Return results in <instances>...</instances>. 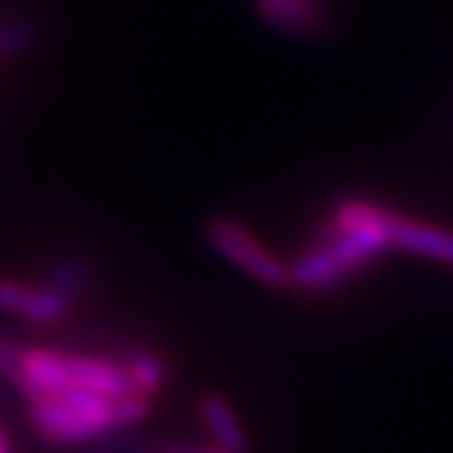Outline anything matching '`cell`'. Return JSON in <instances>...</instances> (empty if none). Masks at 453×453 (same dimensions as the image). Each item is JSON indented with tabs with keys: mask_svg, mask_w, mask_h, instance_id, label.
<instances>
[{
	"mask_svg": "<svg viewBox=\"0 0 453 453\" xmlns=\"http://www.w3.org/2000/svg\"><path fill=\"white\" fill-rule=\"evenodd\" d=\"M385 213L388 211L372 203H344L334 216L331 238L289 265V284L301 289H328L352 271L374 263L394 246Z\"/></svg>",
	"mask_w": 453,
	"mask_h": 453,
	"instance_id": "obj_1",
	"label": "cell"
},
{
	"mask_svg": "<svg viewBox=\"0 0 453 453\" xmlns=\"http://www.w3.org/2000/svg\"><path fill=\"white\" fill-rule=\"evenodd\" d=\"M30 424L52 445H80L120 429L115 399L88 388H66L58 396L34 402Z\"/></svg>",
	"mask_w": 453,
	"mask_h": 453,
	"instance_id": "obj_2",
	"label": "cell"
},
{
	"mask_svg": "<svg viewBox=\"0 0 453 453\" xmlns=\"http://www.w3.org/2000/svg\"><path fill=\"white\" fill-rule=\"evenodd\" d=\"M208 243L233 265L246 271L251 279H257L265 287H289V268L279 260L273 251H268L257 241L246 226L230 216H216L205 226Z\"/></svg>",
	"mask_w": 453,
	"mask_h": 453,
	"instance_id": "obj_3",
	"label": "cell"
},
{
	"mask_svg": "<svg viewBox=\"0 0 453 453\" xmlns=\"http://www.w3.org/2000/svg\"><path fill=\"white\" fill-rule=\"evenodd\" d=\"M385 219H388L391 243L396 249H404L410 254H420V257H429V260H440V263L453 265V233H445L432 224L399 216L394 211H388Z\"/></svg>",
	"mask_w": 453,
	"mask_h": 453,
	"instance_id": "obj_4",
	"label": "cell"
},
{
	"mask_svg": "<svg viewBox=\"0 0 453 453\" xmlns=\"http://www.w3.org/2000/svg\"><path fill=\"white\" fill-rule=\"evenodd\" d=\"M0 311L22 317L27 322H52L69 311V301L47 287H25L0 279Z\"/></svg>",
	"mask_w": 453,
	"mask_h": 453,
	"instance_id": "obj_5",
	"label": "cell"
},
{
	"mask_svg": "<svg viewBox=\"0 0 453 453\" xmlns=\"http://www.w3.org/2000/svg\"><path fill=\"white\" fill-rule=\"evenodd\" d=\"M260 14L287 36H311L326 25V0H260Z\"/></svg>",
	"mask_w": 453,
	"mask_h": 453,
	"instance_id": "obj_6",
	"label": "cell"
},
{
	"mask_svg": "<svg viewBox=\"0 0 453 453\" xmlns=\"http://www.w3.org/2000/svg\"><path fill=\"white\" fill-rule=\"evenodd\" d=\"M200 415L224 453H249L251 450V442L241 426L238 415L233 412L230 402L224 396H216V394L205 396L200 404Z\"/></svg>",
	"mask_w": 453,
	"mask_h": 453,
	"instance_id": "obj_7",
	"label": "cell"
},
{
	"mask_svg": "<svg viewBox=\"0 0 453 453\" xmlns=\"http://www.w3.org/2000/svg\"><path fill=\"white\" fill-rule=\"evenodd\" d=\"M90 265L85 260H77V257H66V260H58L47 276H44V284L52 293L63 296V298H77V296H85L90 289Z\"/></svg>",
	"mask_w": 453,
	"mask_h": 453,
	"instance_id": "obj_8",
	"label": "cell"
},
{
	"mask_svg": "<svg viewBox=\"0 0 453 453\" xmlns=\"http://www.w3.org/2000/svg\"><path fill=\"white\" fill-rule=\"evenodd\" d=\"M123 369L128 372V377H132V382H134V388H137V394H142V396L156 394L158 388L165 385V380H167V366H165V361H161L156 352H148V349L134 352Z\"/></svg>",
	"mask_w": 453,
	"mask_h": 453,
	"instance_id": "obj_9",
	"label": "cell"
},
{
	"mask_svg": "<svg viewBox=\"0 0 453 453\" xmlns=\"http://www.w3.org/2000/svg\"><path fill=\"white\" fill-rule=\"evenodd\" d=\"M39 25L30 17H6L0 19V58L25 55L39 42Z\"/></svg>",
	"mask_w": 453,
	"mask_h": 453,
	"instance_id": "obj_10",
	"label": "cell"
},
{
	"mask_svg": "<svg viewBox=\"0 0 453 453\" xmlns=\"http://www.w3.org/2000/svg\"><path fill=\"white\" fill-rule=\"evenodd\" d=\"M22 358L25 349L17 344V339H12L9 334H0V377L14 382L17 374L22 372Z\"/></svg>",
	"mask_w": 453,
	"mask_h": 453,
	"instance_id": "obj_11",
	"label": "cell"
},
{
	"mask_svg": "<svg viewBox=\"0 0 453 453\" xmlns=\"http://www.w3.org/2000/svg\"><path fill=\"white\" fill-rule=\"evenodd\" d=\"M6 442H9V437H6V432L0 429V448H6Z\"/></svg>",
	"mask_w": 453,
	"mask_h": 453,
	"instance_id": "obj_12",
	"label": "cell"
},
{
	"mask_svg": "<svg viewBox=\"0 0 453 453\" xmlns=\"http://www.w3.org/2000/svg\"><path fill=\"white\" fill-rule=\"evenodd\" d=\"M205 453H224L221 448H213V450H205Z\"/></svg>",
	"mask_w": 453,
	"mask_h": 453,
	"instance_id": "obj_13",
	"label": "cell"
},
{
	"mask_svg": "<svg viewBox=\"0 0 453 453\" xmlns=\"http://www.w3.org/2000/svg\"><path fill=\"white\" fill-rule=\"evenodd\" d=\"M0 453H9V450H6V448H0Z\"/></svg>",
	"mask_w": 453,
	"mask_h": 453,
	"instance_id": "obj_14",
	"label": "cell"
}]
</instances>
